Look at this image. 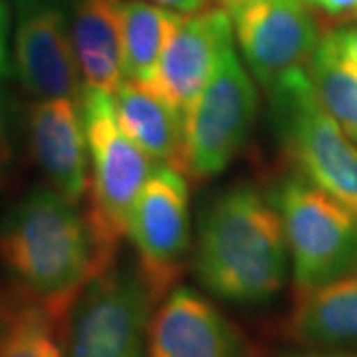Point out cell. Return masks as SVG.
<instances>
[{
    "label": "cell",
    "mask_w": 357,
    "mask_h": 357,
    "mask_svg": "<svg viewBox=\"0 0 357 357\" xmlns=\"http://www.w3.org/2000/svg\"><path fill=\"white\" fill-rule=\"evenodd\" d=\"M129 241L135 270L155 306L183 280L189 268V187L173 167H157L133 208Z\"/></svg>",
    "instance_id": "obj_8"
},
{
    "label": "cell",
    "mask_w": 357,
    "mask_h": 357,
    "mask_svg": "<svg viewBox=\"0 0 357 357\" xmlns=\"http://www.w3.org/2000/svg\"><path fill=\"white\" fill-rule=\"evenodd\" d=\"M312 13L321 14L326 18L344 20L357 14V0H304Z\"/></svg>",
    "instance_id": "obj_21"
},
{
    "label": "cell",
    "mask_w": 357,
    "mask_h": 357,
    "mask_svg": "<svg viewBox=\"0 0 357 357\" xmlns=\"http://www.w3.org/2000/svg\"><path fill=\"white\" fill-rule=\"evenodd\" d=\"M8 157V145H6V137H4V128L0 121V163Z\"/></svg>",
    "instance_id": "obj_25"
},
{
    "label": "cell",
    "mask_w": 357,
    "mask_h": 357,
    "mask_svg": "<svg viewBox=\"0 0 357 357\" xmlns=\"http://www.w3.org/2000/svg\"><path fill=\"white\" fill-rule=\"evenodd\" d=\"M79 105L89 159L84 215L103 272L117 262L121 243L129 236L133 208L155 169L151 157L119 126L112 93L84 88Z\"/></svg>",
    "instance_id": "obj_3"
},
{
    "label": "cell",
    "mask_w": 357,
    "mask_h": 357,
    "mask_svg": "<svg viewBox=\"0 0 357 357\" xmlns=\"http://www.w3.org/2000/svg\"><path fill=\"white\" fill-rule=\"evenodd\" d=\"M270 91L282 149L300 175L357 217V145L316 96L306 68L288 72Z\"/></svg>",
    "instance_id": "obj_4"
},
{
    "label": "cell",
    "mask_w": 357,
    "mask_h": 357,
    "mask_svg": "<svg viewBox=\"0 0 357 357\" xmlns=\"http://www.w3.org/2000/svg\"><path fill=\"white\" fill-rule=\"evenodd\" d=\"M126 0H74L70 36L84 88L114 96L123 82L121 14Z\"/></svg>",
    "instance_id": "obj_15"
},
{
    "label": "cell",
    "mask_w": 357,
    "mask_h": 357,
    "mask_svg": "<svg viewBox=\"0 0 357 357\" xmlns=\"http://www.w3.org/2000/svg\"><path fill=\"white\" fill-rule=\"evenodd\" d=\"M14 68L34 100H82L84 79L70 36V18L58 4L32 2L22 8L14 32Z\"/></svg>",
    "instance_id": "obj_11"
},
{
    "label": "cell",
    "mask_w": 357,
    "mask_h": 357,
    "mask_svg": "<svg viewBox=\"0 0 357 357\" xmlns=\"http://www.w3.org/2000/svg\"><path fill=\"white\" fill-rule=\"evenodd\" d=\"M232 16L222 6L183 14L167 40L151 88L185 114L197 93L234 48ZM145 84V82H143Z\"/></svg>",
    "instance_id": "obj_10"
},
{
    "label": "cell",
    "mask_w": 357,
    "mask_h": 357,
    "mask_svg": "<svg viewBox=\"0 0 357 357\" xmlns=\"http://www.w3.org/2000/svg\"><path fill=\"white\" fill-rule=\"evenodd\" d=\"M321 44L333 56L357 74V28H337L321 38Z\"/></svg>",
    "instance_id": "obj_20"
},
{
    "label": "cell",
    "mask_w": 357,
    "mask_h": 357,
    "mask_svg": "<svg viewBox=\"0 0 357 357\" xmlns=\"http://www.w3.org/2000/svg\"><path fill=\"white\" fill-rule=\"evenodd\" d=\"M183 14L147 0H126L121 14L123 79L151 82L167 40Z\"/></svg>",
    "instance_id": "obj_18"
},
{
    "label": "cell",
    "mask_w": 357,
    "mask_h": 357,
    "mask_svg": "<svg viewBox=\"0 0 357 357\" xmlns=\"http://www.w3.org/2000/svg\"><path fill=\"white\" fill-rule=\"evenodd\" d=\"M310 82L326 112L357 145V74L342 64L321 40L306 66Z\"/></svg>",
    "instance_id": "obj_19"
},
{
    "label": "cell",
    "mask_w": 357,
    "mask_h": 357,
    "mask_svg": "<svg viewBox=\"0 0 357 357\" xmlns=\"http://www.w3.org/2000/svg\"><path fill=\"white\" fill-rule=\"evenodd\" d=\"M288 260L280 215L255 187H229L203 208L192 270L215 298L241 306L272 302L286 284Z\"/></svg>",
    "instance_id": "obj_2"
},
{
    "label": "cell",
    "mask_w": 357,
    "mask_h": 357,
    "mask_svg": "<svg viewBox=\"0 0 357 357\" xmlns=\"http://www.w3.org/2000/svg\"><path fill=\"white\" fill-rule=\"evenodd\" d=\"M30 151L52 189L79 203L88 192V141L82 105L70 98H38L28 107Z\"/></svg>",
    "instance_id": "obj_13"
},
{
    "label": "cell",
    "mask_w": 357,
    "mask_h": 357,
    "mask_svg": "<svg viewBox=\"0 0 357 357\" xmlns=\"http://www.w3.org/2000/svg\"><path fill=\"white\" fill-rule=\"evenodd\" d=\"M147 2H153L157 6L169 8V10H173V13L192 14L203 10V8H208V4H211L213 0H147Z\"/></svg>",
    "instance_id": "obj_23"
},
{
    "label": "cell",
    "mask_w": 357,
    "mask_h": 357,
    "mask_svg": "<svg viewBox=\"0 0 357 357\" xmlns=\"http://www.w3.org/2000/svg\"><path fill=\"white\" fill-rule=\"evenodd\" d=\"M230 16L244 60L266 89L288 72L306 68L321 40L304 0H243Z\"/></svg>",
    "instance_id": "obj_9"
},
{
    "label": "cell",
    "mask_w": 357,
    "mask_h": 357,
    "mask_svg": "<svg viewBox=\"0 0 357 357\" xmlns=\"http://www.w3.org/2000/svg\"><path fill=\"white\" fill-rule=\"evenodd\" d=\"M147 357H248L246 340L206 296L177 286L147 330Z\"/></svg>",
    "instance_id": "obj_12"
},
{
    "label": "cell",
    "mask_w": 357,
    "mask_h": 357,
    "mask_svg": "<svg viewBox=\"0 0 357 357\" xmlns=\"http://www.w3.org/2000/svg\"><path fill=\"white\" fill-rule=\"evenodd\" d=\"M8 34H10V10L6 0H0V77L10 74V54H8Z\"/></svg>",
    "instance_id": "obj_22"
},
{
    "label": "cell",
    "mask_w": 357,
    "mask_h": 357,
    "mask_svg": "<svg viewBox=\"0 0 357 357\" xmlns=\"http://www.w3.org/2000/svg\"><path fill=\"white\" fill-rule=\"evenodd\" d=\"M114 107L121 129L151 157L153 163L183 173L185 117L149 84L123 79L114 93Z\"/></svg>",
    "instance_id": "obj_16"
},
{
    "label": "cell",
    "mask_w": 357,
    "mask_h": 357,
    "mask_svg": "<svg viewBox=\"0 0 357 357\" xmlns=\"http://www.w3.org/2000/svg\"><path fill=\"white\" fill-rule=\"evenodd\" d=\"M153 307L137 270L115 262L79 294L68 321L64 357H147Z\"/></svg>",
    "instance_id": "obj_7"
},
{
    "label": "cell",
    "mask_w": 357,
    "mask_h": 357,
    "mask_svg": "<svg viewBox=\"0 0 357 357\" xmlns=\"http://www.w3.org/2000/svg\"><path fill=\"white\" fill-rule=\"evenodd\" d=\"M68 326L14 290H0V357H64Z\"/></svg>",
    "instance_id": "obj_17"
},
{
    "label": "cell",
    "mask_w": 357,
    "mask_h": 357,
    "mask_svg": "<svg viewBox=\"0 0 357 357\" xmlns=\"http://www.w3.org/2000/svg\"><path fill=\"white\" fill-rule=\"evenodd\" d=\"M282 357H357V351H345V349H314L307 347L302 351H288Z\"/></svg>",
    "instance_id": "obj_24"
},
{
    "label": "cell",
    "mask_w": 357,
    "mask_h": 357,
    "mask_svg": "<svg viewBox=\"0 0 357 357\" xmlns=\"http://www.w3.org/2000/svg\"><path fill=\"white\" fill-rule=\"evenodd\" d=\"M284 335L302 347H357V268L296 296L284 321Z\"/></svg>",
    "instance_id": "obj_14"
},
{
    "label": "cell",
    "mask_w": 357,
    "mask_h": 357,
    "mask_svg": "<svg viewBox=\"0 0 357 357\" xmlns=\"http://www.w3.org/2000/svg\"><path fill=\"white\" fill-rule=\"evenodd\" d=\"M0 266L14 290L68 326L79 294L100 274L84 211L52 187L26 192L0 220Z\"/></svg>",
    "instance_id": "obj_1"
},
{
    "label": "cell",
    "mask_w": 357,
    "mask_h": 357,
    "mask_svg": "<svg viewBox=\"0 0 357 357\" xmlns=\"http://www.w3.org/2000/svg\"><path fill=\"white\" fill-rule=\"evenodd\" d=\"M218 2V6H222V8H227V10H232V8H234V6H238V4H241V2H243V0H217Z\"/></svg>",
    "instance_id": "obj_26"
},
{
    "label": "cell",
    "mask_w": 357,
    "mask_h": 357,
    "mask_svg": "<svg viewBox=\"0 0 357 357\" xmlns=\"http://www.w3.org/2000/svg\"><path fill=\"white\" fill-rule=\"evenodd\" d=\"M284 225L294 298L357 268V217L304 177H288L270 195Z\"/></svg>",
    "instance_id": "obj_5"
},
{
    "label": "cell",
    "mask_w": 357,
    "mask_h": 357,
    "mask_svg": "<svg viewBox=\"0 0 357 357\" xmlns=\"http://www.w3.org/2000/svg\"><path fill=\"white\" fill-rule=\"evenodd\" d=\"M256 112L255 82L232 48L185 109L183 175L203 181L222 173L244 147Z\"/></svg>",
    "instance_id": "obj_6"
}]
</instances>
